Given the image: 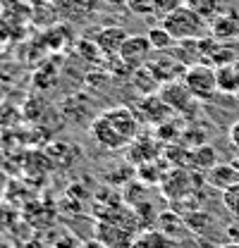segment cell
Masks as SVG:
<instances>
[{
  "label": "cell",
  "instance_id": "1",
  "mask_svg": "<svg viewBox=\"0 0 239 248\" xmlns=\"http://www.w3.org/2000/svg\"><path fill=\"white\" fill-rule=\"evenodd\" d=\"M91 136L105 151H120L139 136V117L129 108H110L93 120Z\"/></svg>",
  "mask_w": 239,
  "mask_h": 248
},
{
  "label": "cell",
  "instance_id": "2",
  "mask_svg": "<svg viewBox=\"0 0 239 248\" xmlns=\"http://www.w3.org/2000/svg\"><path fill=\"white\" fill-rule=\"evenodd\" d=\"M204 182L206 177H201L191 167H170V172L160 182V191L170 203H179V201H187L189 196H196L199 186Z\"/></svg>",
  "mask_w": 239,
  "mask_h": 248
},
{
  "label": "cell",
  "instance_id": "3",
  "mask_svg": "<svg viewBox=\"0 0 239 248\" xmlns=\"http://www.w3.org/2000/svg\"><path fill=\"white\" fill-rule=\"evenodd\" d=\"M163 27L175 36V41H189V38H201L206 33V17L196 12L189 5H179L175 12H170L163 19Z\"/></svg>",
  "mask_w": 239,
  "mask_h": 248
},
{
  "label": "cell",
  "instance_id": "4",
  "mask_svg": "<svg viewBox=\"0 0 239 248\" xmlns=\"http://www.w3.org/2000/svg\"><path fill=\"white\" fill-rule=\"evenodd\" d=\"M184 84L189 86V91L194 93L196 100H213L218 89V72L215 67H210L206 62H199V64H191L184 69Z\"/></svg>",
  "mask_w": 239,
  "mask_h": 248
},
{
  "label": "cell",
  "instance_id": "5",
  "mask_svg": "<svg viewBox=\"0 0 239 248\" xmlns=\"http://www.w3.org/2000/svg\"><path fill=\"white\" fill-rule=\"evenodd\" d=\"M96 241L103 248H132L137 241V229L113 222V219H98Z\"/></svg>",
  "mask_w": 239,
  "mask_h": 248
},
{
  "label": "cell",
  "instance_id": "6",
  "mask_svg": "<svg viewBox=\"0 0 239 248\" xmlns=\"http://www.w3.org/2000/svg\"><path fill=\"white\" fill-rule=\"evenodd\" d=\"M158 95L172 108V112H179V115H187V112L199 103V100L194 98V93L189 91V86L184 84V79H182V81H179V79L165 81V84L160 86Z\"/></svg>",
  "mask_w": 239,
  "mask_h": 248
},
{
  "label": "cell",
  "instance_id": "7",
  "mask_svg": "<svg viewBox=\"0 0 239 248\" xmlns=\"http://www.w3.org/2000/svg\"><path fill=\"white\" fill-rule=\"evenodd\" d=\"M151 50H153V46H151L149 36H127V41L122 43V48H120L118 58L129 69H137V67H144V64H149V55Z\"/></svg>",
  "mask_w": 239,
  "mask_h": 248
},
{
  "label": "cell",
  "instance_id": "8",
  "mask_svg": "<svg viewBox=\"0 0 239 248\" xmlns=\"http://www.w3.org/2000/svg\"><path fill=\"white\" fill-rule=\"evenodd\" d=\"M160 155H163V141H155L151 136H137L127 146V160L134 167H139L144 162H151V160H155Z\"/></svg>",
  "mask_w": 239,
  "mask_h": 248
},
{
  "label": "cell",
  "instance_id": "9",
  "mask_svg": "<svg viewBox=\"0 0 239 248\" xmlns=\"http://www.w3.org/2000/svg\"><path fill=\"white\" fill-rule=\"evenodd\" d=\"M139 112L144 115V120L151 124H163L168 122V120H172V108L158 95V93H151V95H144L141 100H139Z\"/></svg>",
  "mask_w": 239,
  "mask_h": 248
},
{
  "label": "cell",
  "instance_id": "10",
  "mask_svg": "<svg viewBox=\"0 0 239 248\" xmlns=\"http://www.w3.org/2000/svg\"><path fill=\"white\" fill-rule=\"evenodd\" d=\"M204 177H206V184L208 186L218 188V191H227L230 186L239 184V167L230 165V162H218Z\"/></svg>",
  "mask_w": 239,
  "mask_h": 248
},
{
  "label": "cell",
  "instance_id": "11",
  "mask_svg": "<svg viewBox=\"0 0 239 248\" xmlns=\"http://www.w3.org/2000/svg\"><path fill=\"white\" fill-rule=\"evenodd\" d=\"M96 46L103 50V55H118L122 43L127 41V31L122 27H105L96 31Z\"/></svg>",
  "mask_w": 239,
  "mask_h": 248
},
{
  "label": "cell",
  "instance_id": "12",
  "mask_svg": "<svg viewBox=\"0 0 239 248\" xmlns=\"http://www.w3.org/2000/svg\"><path fill=\"white\" fill-rule=\"evenodd\" d=\"M218 165V153H215V148L208 146V143H201V146H196V148H189V157H187V167H191V170H196V172H208Z\"/></svg>",
  "mask_w": 239,
  "mask_h": 248
},
{
  "label": "cell",
  "instance_id": "13",
  "mask_svg": "<svg viewBox=\"0 0 239 248\" xmlns=\"http://www.w3.org/2000/svg\"><path fill=\"white\" fill-rule=\"evenodd\" d=\"M210 33H213V38H235L239 33V17L235 12H220L218 17H213V22H210Z\"/></svg>",
  "mask_w": 239,
  "mask_h": 248
},
{
  "label": "cell",
  "instance_id": "14",
  "mask_svg": "<svg viewBox=\"0 0 239 248\" xmlns=\"http://www.w3.org/2000/svg\"><path fill=\"white\" fill-rule=\"evenodd\" d=\"M137 172H139V179L146 182L149 186H155V184L160 186V182L165 179V174L170 172V165H168L165 157H163V162H160V157H155V160H151V162L139 165Z\"/></svg>",
  "mask_w": 239,
  "mask_h": 248
},
{
  "label": "cell",
  "instance_id": "15",
  "mask_svg": "<svg viewBox=\"0 0 239 248\" xmlns=\"http://www.w3.org/2000/svg\"><path fill=\"white\" fill-rule=\"evenodd\" d=\"M149 67L153 69V74L160 79V84H165V81H175L177 79L184 64L175 55H160V60L149 62Z\"/></svg>",
  "mask_w": 239,
  "mask_h": 248
},
{
  "label": "cell",
  "instance_id": "16",
  "mask_svg": "<svg viewBox=\"0 0 239 248\" xmlns=\"http://www.w3.org/2000/svg\"><path fill=\"white\" fill-rule=\"evenodd\" d=\"M132 72H134L132 84L137 86V91H141V95H151V93L160 91V79L153 74V69H151L149 64L137 67V69H132Z\"/></svg>",
  "mask_w": 239,
  "mask_h": 248
},
{
  "label": "cell",
  "instance_id": "17",
  "mask_svg": "<svg viewBox=\"0 0 239 248\" xmlns=\"http://www.w3.org/2000/svg\"><path fill=\"white\" fill-rule=\"evenodd\" d=\"M218 72V89L222 93H239V62H230L215 69Z\"/></svg>",
  "mask_w": 239,
  "mask_h": 248
},
{
  "label": "cell",
  "instance_id": "18",
  "mask_svg": "<svg viewBox=\"0 0 239 248\" xmlns=\"http://www.w3.org/2000/svg\"><path fill=\"white\" fill-rule=\"evenodd\" d=\"M184 227H187V222L179 217L177 210L160 213L158 222H155V229H158V232H163V234H165V236H170V239H177L179 234L184 232Z\"/></svg>",
  "mask_w": 239,
  "mask_h": 248
},
{
  "label": "cell",
  "instance_id": "19",
  "mask_svg": "<svg viewBox=\"0 0 239 248\" xmlns=\"http://www.w3.org/2000/svg\"><path fill=\"white\" fill-rule=\"evenodd\" d=\"M146 36H149V41H151V46H153V50H160V53H168V50H172V48L177 46L175 36H172L170 31L165 29L163 24H160V27H151Z\"/></svg>",
  "mask_w": 239,
  "mask_h": 248
},
{
  "label": "cell",
  "instance_id": "20",
  "mask_svg": "<svg viewBox=\"0 0 239 248\" xmlns=\"http://www.w3.org/2000/svg\"><path fill=\"white\" fill-rule=\"evenodd\" d=\"M175 131H182L179 120H168V122L155 126V136H158V141H163V143H175V139H177Z\"/></svg>",
  "mask_w": 239,
  "mask_h": 248
},
{
  "label": "cell",
  "instance_id": "21",
  "mask_svg": "<svg viewBox=\"0 0 239 248\" xmlns=\"http://www.w3.org/2000/svg\"><path fill=\"white\" fill-rule=\"evenodd\" d=\"M189 7H194L196 12H201L206 19H213V17H218L220 15V5H218V0H189L187 2Z\"/></svg>",
  "mask_w": 239,
  "mask_h": 248
},
{
  "label": "cell",
  "instance_id": "22",
  "mask_svg": "<svg viewBox=\"0 0 239 248\" xmlns=\"http://www.w3.org/2000/svg\"><path fill=\"white\" fill-rule=\"evenodd\" d=\"M222 205L235 217H239V184L230 186L227 191H222Z\"/></svg>",
  "mask_w": 239,
  "mask_h": 248
},
{
  "label": "cell",
  "instance_id": "23",
  "mask_svg": "<svg viewBox=\"0 0 239 248\" xmlns=\"http://www.w3.org/2000/svg\"><path fill=\"white\" fill-rule=\"evenodd\" d=\"M179 5H182L179 0H153V12H155V15H160V17L165 19L170 12H175V10H177Z\"/></svg>",
  "mask_w": 239,
  "mask_h": 248
},
{
  "label": "cell",
  "instance_id": "24",
  "mask_svg": "<svg viewBox=\"0 0 239 248\" xmlns=\"http://www.w3.org/2000/svg\"><path fill=\"white\" fill-rule=\"evenodd\" d=\"M227 136H230V143H232V146L239 151V120H237V122H232V126H230V134H227Z\"/></svg>",
  "mask_w": 239,
  "mask_h": 248
},
{
  "label": "cell",
  "instance_id": "25",
  "mask_svg": "<svg viewBox=\"0 0 239 248\" xmlns=\"http://www.w3.org/2000/svg\"><path fill=\"white\" fill-rule=\"evenodd\" d=\"M82 248H101V244H98V241H93V244H89V246H82Z\"/></svg>",
  "mask_w": 239,
  "mask_h": 248
},
{
  "label": "cell",
  "instance_id": "26",
  "mask_svg": "<svg viewBox=\"0 0 239 248\" xmlns=\"http://www.w3.org/2000/svg\"><path fill=\"white\" fill-rule=\"evenodd\" d=\"M222 248H239V244H227V246H222Z\"/></svg>",
  "mask_w": 239,
  "mask_h": 248
}]
</instances>
